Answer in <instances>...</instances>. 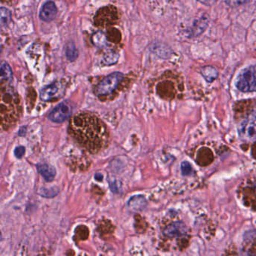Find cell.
Instances as JSON below:
<instances>
[{
	"label": "cell",
	"instance_id": "cell-1",
	"mask_svg": "<svg viewBox=\"0 0 256 256\" xmlns=\"http://www.w3.org/2000/svg\"><path fill=\"white\" fill-rule=\"evenodd\" d=\"M68 132L81 147L98 153L109 143L110 134L105 123L96 115L80 112L71 118Z\"/></svg>",
	"mask_w": 256,
	"mask_h": 256
},
{
	"label": "cell",
	"instance_id": "cell-2",
	"mask_svg": "<svg viewBox=\"0 0 256 256\" xmlns=\"http://www.w3.org/2000/svg\"><path fill=\"white\" fill-rule=\"evenodd\" d=\"M20 101L17 94L6 86L1 88V121L3 127H10L18 119L20 112Z\"/></svg>",
	"mask_w": 256,
	"mask_h": 256
},
{
	"label": "cell",
	"instance_id": "cell-3",
	"mask_svg": "<svg viewBox=\"0 0 256 256\" xmlns=\"http://www.w3.org/2000/svg\"><path fill=\"white\" fill-rule=\"evenodd\" d=\"M235 86L242 92H256V65L243 70L237 77Z\"/></svg>",
	"mask_w": 256,
	"mask_h": 256
},
{
	"label": "cell",
	"instance_id": "cell-4",
	"mask_svg": "<svg viewBox=\"0 0 256 256\" xmlns=\"http://www.w3.org/2000/svg\"><path fill=\"white\" fill-rule=\"evenodd\" d=\"M238 135L246 143L256 141V107L238 126Z\"/></svg>",
	"mask_w": 256,
	"mask_h": 256
},
{
	"label": "cell",
	"instance_id": "cell-5",
	"mask_svg": "<svg viewBox=\"0 0 256 256\" xmlns=\"http://www.w3.org/2000/svg\"><path fill=\"white\" fill-rule=\"evenodd\" d=\"M124 74L115 72L102 80L96 86V94L98 96H106L112 93L124 80Z\"/></svg>",
	"mask_w": 256,
	"mask_h": 256
},
{
	"label": "cell",
	"instance_id": "cell-6",
	"mask_svg": "<svg viewBox=\"0 0 256 256\" xmlns=\"http://www.w3.org/2000/svg\"><path fill=\"white\" fill-rule=\"evenodd\" d=\"M224 256H256V239L249 235L240 247L230 246Z\"/></svg>",
	"mask_w": 256,
	"mask_h": 256
},
{
	"label": "cell",
	"instance_id": "cell-7",
	"mask_svg": "<svg viewBox=\"0 0 256 256\" xmlns=\"http://www.w3.org/2000/svg\"><path fill=\"white\" fill-rule=\"evenodd\" d=\"M118 10L115 7L110 5L98 11L95 17V23L99 27H108L114 24L118 20Z\"/></svg>",
	"mask_w": 256,
	"mask_h": 256
},
{
	"label": "cell",
	"instance_id": "cell-8",
	"mask_svg": "<svg viewBox=\"0 0 256 256\" xmlns=\"http://www.w3.org/2000/svg\"><path fill=\"white\" fill-rule=\"evenodd\" d=\"M71 105L67 102H64L53 109L48 115V118L54 122L62 123L68 119L71 116Z\"/></svg>",
	"mask_w": 256,
	"mask_h": 256
},
{
	"label": "cell",
	"instance_id": "cell-9",
	"mask_svg": "<svg viewBox=\"0 0 256 256\" xmlns=\"http://www.w3.org/2000/svg\"><path fill=\"white\" fill-rule=\"evenodd\" d=\"M210 23V17L208 14H204L198 19H196L190 28V37H197L205 32Z\"/></svg>",
	"mask_w": 256,
	"mask_h": 256
},
{
	"label": "cell",
	"instance_id": "cell-10",
	"mask_svg": "<svg viewBox=\"0 0 256 256\" xmlns=\"http://www.w3.org/2000/svg\"><path fill=\"white\" fill-rule=\"evenodd\" d=\"M187 226L182 222H175L171 224L164 230V235L168 238H181L187 235Z\"/></svg>",
	"mask_w": 256,
	"mask_h": 256
},
{
	"label": "cell",
	"instance_id": "cell-11",
	"mask_svg": "<svg viewBox=\"0 0 256 256\" xmlns=\"http://www.w3.org/2000/svg\"><path fill=\"white\" fill-rule=\"evenodd\" d=\"M58 14V8L53 2H48L43 5L40 12V17L45 22H51Z\"/></svg>",
	"mask_w": 256,
	"mask_h": 256
},
{
	"label": "cell",
	"instance_id": "cell-12",
	"mask_svg": "<svg viewBox=\"0 0 256 256\" xmlns=\"http://www.w3.org/2000/svg\"><path fill=\"white\" fill-rule=\"evenodd\" d=\"M60 87L57 83L47 86L41 91L40 98L43 102H49L56 97L59 92Z\"/></svg>",
	"mask_w": 256,
	"mask_h": 256
},
{
	"label": "cell",
	"instance_id": "cell-13",
	"mask_svg": "<svg viewBox=\"0 0 256 256\" xmlns=\"http://www.w3.org/2000/svg\"><path fill=\"white\" fill-rule=\"evenodd\" d=\"M38 171L47 181H52L56 176V170L48 164H38Z\"/></svg>",
	"mask_w": 256,
	"mask_h": 256
},
{
	"label": "cell",
	"instance_id": "cell-14",
	"mask_svg": "<svg viewBox=\"0 0 256 256\" xmlns=\"http://www.w3.org/2000/svg\"><path fill=\"white\" fill-rule=\"evenodd\" d=\"M201 74L208 83H213L218 77V71L214 67L207 65L203 67L201 69Z\"/></svg>",
	"mask_w": 256,
	"mask_h": 256
},
{
	"label": "cell",
	"instance_id": "cell-15",
	"mask_svg": "<svg viewBox=\"0 0 256 256\" xmlns=\"http://www.w3.org/2000/svg\"><path fill=\"white\" fill-rule=\"evenodd\" d=\"M146 203H147L144 197L141 196H136L129 200L128 205L133 210H141L145 207Z\"/></svg>",
	"mask_w": 256,
	"mask_h": 256
},
{
	"label": "cell",
	"instance_id": "cell-16",
	"mask_svg": "<svg viewBox=\"0 0 256 256\" xmlns=\"http://www.w3.org/2000/svg\"><path fill=\"white\" fill-rule=\"evenodd\" d=\"M12 79V72L7 63H2L1 66V83L11 81Z\"/></svg>",
	"mask_w": 256,
	"mask_h": 256
},
{
	"label": "cell",
	"instance_id": "cell-17",
	"mask_svg": "<svg viewBox=\"0 0 256 256\" xmlns=\"http://www.w3.org/2000/svg\"><path fill=\"white\" fill-rule=\"evenodd\" d=\"M78 51H77L74 44L69 43L67 45L65 55H66L67 58L70 61H75L77 57H78Z\"/></svg>",
	"mask_w": 256,
	"mask_h": 256
},
{
	"label": "cell",
	"instance_id": "cell-18",
	"mask_svg": "<svg viewBox=\"0 0 256 256\" xmlns=\"http://www.w3.org/2000/svg\"><path fill=\"white\" fill-rule=\"evenodd\" d=\"M58 193H59L58 189L52 187V188L48 189H48H42L40 195L45 197V198H53V197L58 195Z\"/></svg>",
	"mask_w": 256,
	"mask_h": 256
},
{
	"label": "cell",
	"instance_id": "cell-19",
	"mask_svg": "<svg viewBox=\"0 0 256 256\" xmlns=\"http://www.w3.org/2000/svg\"><path fill=\"white\" fill-rule=\"evenodd\" d=\"M251 1L252 0H225V3L231 8H237L246 5Z\"/></svg>",
	"mask_w": 256,
	"mask_h": 256
},
{
	"label": "cell",
	"instance_id": "cell-20",
	"mask_svg": "<svg viewBox=\"0 0 256 256\" xmlns=\"http://www.w3.org/2000/svg\"><path fill=\"white\" fill-rule=\"evenodd\" d=\"M11 19V12L5 8H1V24L2 26L8 24Z\"/></svg>",
	"mask_w": 256,
	"mask_h": 256
},
{
	"label": "cell",
	"instance_id": "cell-21",
	"mask_svg": "<svg viewBox=\"0 0 256 256\" xmlns=\"http://www.w3.org/2000/svg\"><path fill=\"white\" fill-rule=\"evenodd\" d=\"M181 172H182V175L184 176H189V175H191L193 172L191 164L187 161L183 162L182 164H181Z\"/></svg>",
	"mask_w": 256,
	"mask_h": 256
},
{
	"label": "cell",
	"instance_id": "cell-22",
	"mask_svg": "<svg viewBox=\"0 0 256 256\" xmlns=\"http://www.w3.org/2000/svg\"><path fill=\"white\" fill-rule=\"evenodd\" d=\"M110 187L113 193H115V194H120L121 192V183L120 181H111L110 182Z\"/></svg>",
	"mask_w": 256,
	"mask_h": 256
},
{
	"label": "cell",
	"instance_id": "cell-23",
	"mask_svg": "<svg viewBox=\"0 0 256 256\" xmlns=\"http://www.w3.org/2000/svg\"><path fill=\"white\" fill-rule=\"evenodd\" d=\"M25 154V148L23 146H19V147L16 148L15 150H14V155H15L16 157L20 158L24 155Z\"/></svg>",
	"mask_w": 256,
	"mask_h": 256
},
{
	"label": "cell",
	"instance_id": "cell-24",
	"mask_svg": "<svg viewBox=\"0 0 256 256\" xmlns=\"http://www.w3.org/2000/svg\"><path fill=\"white\" fill-rule=\"evenodd\" d=\"M118 56H115V54H113V55H108V56L105 58V60H106V62L108 63V65L110 64H114V63H116V61H118Z\"/></svg>",
	"mask_w": 256,
	"mask_h": 256
},
{
	"label": "cell",
	"instance_id": "cell-25",
	"mask_svg": "<svg viewBox=\"0 0 256 256\" xmlns=\"http://www.w3.org/2000/svg\"><path fill=\"white\" fill-rule=\"evenodd\" d=\"M197 1L207 6H212L217 2L218 0H197Z\"/></svg>",
	"mask_w": 256,
	"mask_h": 256
},
{
	"label": "cell",
	"instance_id": "cell-26",
	"mask_svg": "<svg viewBox=\"0 0 256 256\" xmlns=\"http://www.w3.org/2000/svg\"><path fill=\"white\" fill-rule=\"evenodd\" d=\"M2 1V2H9V1H11V0H1Z\"/></svg>",
	"mask_w": 256,
	"mask_h": 256
}]
</instances>
